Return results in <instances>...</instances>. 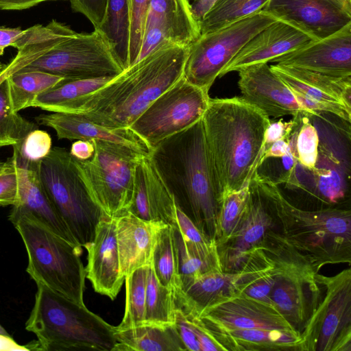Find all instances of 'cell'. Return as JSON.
Returning a JSON list of instances; mask_svg holds the SVG:
<instances>
[{"instance_id":"1","label":"cell","mask_w":351,"mask_h":351,"mask_svg":"<svg viewBox=\"0 0 351 351\" xmlns=\"http://www.w3.org/2000/svg\"><path fill=\"white\" fill-rule=\"evenodd\" d=\"M189 47L162 45L97 90L66 106L105 128H129L143 111L182 76Z\"/></svg>"},{"instance_id":"2","label":"cell","mask_w":351,"mask_h":351,"mask_svg":"<svg viewBox=\"0 0 351 351\" xmlns=\"http://www.w3.org/2000/svg\"><path fill=\"white\" fill-rule=\"evenodd\" d=\"M149 156L176 206L215 241L223 192L208 150L202 119L160 141Z\"/></svg>"},{"instance_id":"3","label":"cell","mask_w":351,"mask_h":351,"mask_svg":"<svg viewBox=\"0 0 351 351\" xmlns=\"http://www.w3.org/2000/svg\"><path fill=\"white\" fill-rule=\"evenodd\" d=\"M202 123L223 194L247 186L263 155L269 117L241 97L210 98Z\"/></svg>"},{"instance_id":"4","label":"cell","mask_w":351,"mask_h":351,"mask_svg":"<svg viewBox=\"0 0 351 351\" xmlns=\"http://www.w3.org/2000/svg\"><path fill=\"white\" fill-rule=\"evenodd\" d=\"M259 176L271 212L280 223V234L288 243L318 272L326 265L350 264V210L300 209L288 201L269 177L261 173Z\"/></svg>"},{"instance_id":"5","label":"cell","mask_w":351,"mask_h":351,"mask_svg":"<svg viewBox=\"0 0 351 351\" xmlns=\"http://www.w3.org/2000/svg\"><path fill=\"white\" fill-rule=\"evenodd\" d=\"M35 301L25 329L37 341L29 350L113 351L115 328L89 311L45 285L36 283Z\"/></svg>"},{"instance_id":"6","label":"cell","mask_w":351,"mask_h":351,"mask_svg":"<svg viewBox=\"0 0 351 351\" xmlns=\"http://www.w3.org/2000/svg\"><path fill=\"white\" fill-rule=\"evenodd\" d=\"M28 256L27 272L36 282L80 304L84 303L86 270L82 247L56 235L34 219H9Z\"/></svg>"},{"instance_id":"7","label":"cell","mask_w":351,"mask_h":351,"mask_svg":"<svg viewBox=\"0 0 351 351\" xmlns=\"http://www.w3.org/2000/svg\"><path fill=\"white\" fill-rule=\"evenodd\" d=\"M261 245L273 265L270 298L280 314L300 333L322 300L312 264L284 239L269 230Z\"/></svg>"},{"instance_id":"8","label":"cell","mask_w":351,"mask_h":351,"mask_svg":"<svg viewBox=\"0 0 351 351\" xmlns=\"http://www.w3.org/2000/svg\"><path fill=\"white\" fill-rule=\"evenodd\" d=\"M93 141L95 151L88 160L73 157L88 193L103 213L116 218L128 213L132 203L135 167L145 155L127 146Z\"/></svg>"},{"instance_id":"9","label":"cell","mask_w":351,"mask_h":351,"mask_svg":"<svg viewBox=\"0 0 351 351\" xmlns=\"http://www.w3.org/2000/svg\"><path fill=\"white\" fill-rule=\"evenodd\" d=\"M38 173L46 193L78 245L91 243L105 215L88 193L69 151L52 147L40 162Z\"/></svg>"},{"instance_id":"10","label":"cell","mask_w":351,"mask_h":351,"mask_svg":"<svg viewBox=\"0 0 351 351\" xmlns=\"http://www.w3.org/2000/svg\"><path fill=\"white\" fill-rule=\"evenodd\" d=\"M277 21L261 11L216 31L200 35L189 46L183 77L209 91L227 64L261 30Z\"/></svg>"},{"instance_id":"11","label":"cell","mask_w":351,"mask_h":351,"mask_svg":"<svg viewBox=\"0 0 351 351\" xmlns=\"http://www.w3.org/2000/svg\"><path fill=\"white\" fill-rule=\"evenodd\" d=\"M21 70H37L65 80L117 76L125 69L112 45L99 29L75 32Z\"/></svg>"},{"instance_id":"12","label":"cell","mask_w":351,"mask_h":351,"mask_svg":"<svg viewBox=\"0 0 351 351\" xmlns=\"http://www.w3.org/2000/svg\"><path fill=\"white\" fill-rule=\"evenodd\" d=\"M315 278L325 293L301 332V351H351V270Z\"/></svg>"},{"instance_id":"13","label":"cell","mask_w":351,"mask_h":351,"mask_svg":"<svg viewBox=\"0 0 351 351\" xmlns=\"http://www.w3.org/2000/svg\"><path fill=\"white\" fill-rule=\"evenodd\" d=\"M208 92L188 82L183 76L157 97L130 126L151 150L165 138L202 119Z\"/></svg>"},{"instance_id":"14","label":"cell","mask_w":351,"mask_h":351,"mask_svg":"<svg viewBox=\"0 0 351 351\" xmlns=\"http://www.w3.org/2000/svg\"><path fill=\"white\" fill-rule=\"evenodd\" d=\"M272 267L258 245L251 252L246 265L240 271H212L178 282L174 288L176 307L185 315L198 317L204 309L216 302L241 292Z\"/></svg>"},{"instance_id":"15","label":"cell","mask_w":351,"mask_h":351,"mask_svg":"<svg viewBox=\"0 0 351 351\" xmlns=\"http://www.w3.org/2000/svg\"><path fill=\"white\" fill-rule=\"evenodd\" d=\"M273 213L256 169L248 183V200L241 220L232 236L217 246L223 271H237L246 265L251 252L274 226Z\"/></svg>"},{"instance_id":"16","label":"cell","mask_w":351,"mask_h":351,"mask_svg":"<svg viewBox=\"0 0 351 351\" xmlns=\"http://www.w3.org/2000/svg\"><path fill=\"white\" fill-rule=\"evenodd\" d=\"M199 36L189 0H150L136 62L165 45L189 47Z\"/></svg>"},{"instance_id":"17","label":"cell","mask_w":351,"mask_h":351,"mask_svg":"<svg viewBox=\"0 0 351 351\" xmlns=\"http://www.w3.org/2000/svg\"><path fill=\"white\" fill-rule=\"evenodd\" d=\"M300 29L314 40L351 22V0H269L262 10Z\"/></svg>"},{"instance_id":"18","label":"cell","mask_w":351,"mask_h":351,"mask_svg":"<svg viewBox=\"0 0 351 351\" xmlns=\"http://www.w3.org/2000/svg\"><path fill=\"white\" fill-rule=\"evenodd\" d=\"M198 317L208 331L255 328L300 332L275 307L241 292L216 302Z\"/></svg>"},{"instance_id":"19","label":"cell","mask_w":351,"mask_h":351,"mask_svg":"<svg viewBox=\"0 0 351 351\" xmlns=\"http://www.w3.org/2000/svg\"><path fill=\"white\" fill-rule=\"evenodd\" d=\"M239 76L241 98L269 117L315 116L299 104L291 89L267 63L244 67L239 71Z\"/></svg>"},{"instance_id":"20","label":"cell","mask_w":351,"mask_h":351,"mask_svg":"<svg viewBox=\"0 0 351 351\" xmlns=\"http://www.w3.org/2000/svg\"><path fill=\"white\" fill-rule=\"evenodd\" d=\"M272 62L328 75L351 76V22L335 33L312 40Z\"/></svg>"},{"instance_id":"21","label":"cell","mask_w":351,"mask_h":351,"mask_svg":"<svg viewBox=\"0 0 351 351\" xmlns=\"http://www.w3.org/2000/svg\"><path fill=\"white\" fill-rule=\"evenodd\" d=\"M12 156L16 162L19 199L12 206L8 219L20 215L31 217L60 237L79 245L43 186L38 173L40 161L26 162Z\"/></svg>"},{"instance_id":"22","label":"cell","mask_w":351,"mask_h":351,"mask_svg":"<svg viewBox=\"0 0 351 351\" xmlns=\"http://www.w3.org/2000/svg\"><path fill=\"white\" fill-rule=\"evenodd\" d=\"M88 252L86 278L95 291L114 300L125 278L121 275L116 238V219L104 215L97 223Z\"/></svg>"},{"instance_id":"23","label":"cell","mask_w":351,"mask_h":351,"mask_svg":"<svg viewBox=\"0 0 351 351\" xmlns=\"http://www.w3.org/2000/svg\"><path fill=\"white\" fill-rule=\"evenodd\" d=\"M314 40L291 25L276 21L251 38L227 64L219 77L258 63H268Z\"/></svg>"},{"instance_id":"24","label":"cell","mask_w":351,"mask_h":351,"mask_svg":"<svg viewBox=\"0 0 351 351\" xmlns=\"http://www.w3.org/2000/svg\"><path fill=\"white\" fill-rule=\"evenodd\" d=\"M128 212L148 222L175 223L176 204L149 156L135 167L133 195Z\"/></svg>"},{"instance_id":"25","label":"cell","mask_w":351,"mask_h":351,"mask_svg":"<svg viewBox=\"0 0 351 351\" xmlns=\"http://www.w3.org/2000/svg\"><path fill=\"white\" fill-rule=\"evenodd\" d=\"M35 119L38 124L52 128L59 139H97L121 144L147 156L151 152L145 141L130 128L109 129L69 112L42 114Z\"/></svg>"},{"instance_id":"26","label":"cell","mask_w":351,"mask_h":351,"mask_svg":"<svg viewBox=\"0 0 351 351\" xmlns=\"http://www.w3.org/2000/svg\"><path fill=\"white\" fill-rule=\"evenodd\" d=\"M116 238L121 275L151 265L160 223L145 221L128 212L116 217Z\"/></svg>"},{"instance_id":"27","label":"cell","mask_w":351,"mask_h":351,"mask_svg":"<svg viewBox=\"0 0 351 351\" xmlns=\"http://www.w3.org/2000/svg\"><path fill=\"white\" fill-rule=\"evenodd\" d=\"M209 332L226 351H301L300 332L255 328Z\"/></svg>"},{"instance_id":"28","label":"cell","mask_w":351,"mask_h":351,"mask_svg":"<svg viewBox=\"0 0 351 351\" xmlns=\"http://www.w3.org/2000/svg\"><path fill=\"white\" fill-rule=\"evenodd\" d=\"M114 335L117 344L113 351L186 350L175 324H143L126 330L115 328Z\"/></svg>"},{"instance_id":"29","label":"cell","mask_w":351,"mask_h":351,"mask_svg":"<svg viewBox=\"0 0 351 351\" xmlns=\"http://www.w3.org/2000/svg\"><path fill=\"white\" fill-rule=\"evenodd\" d=\"M61 41L59 32L49 25H36L24 29L14 45L16 55L0 71V84L10 75L34 61Z\"/></svg>"},{"instance_id":"30","label":"cell","mask_w":351,"mask_h":351,"mask_svg":"<svg viewBox=\"0 0 351 351\" xmlns=\"http://www.w3.org/2000/svg\"><path fill=\"white\" fill-rule=\"evenodd\" d=\"M64 77L37 70H19L7 79L8 94L12 110L31 107L34 99L40 94L53 88Z\"/></svg>"},{"instance_id":"31","label":"cell","mask_w":351,"mask_h":351,"mask_svg":"<svg viewBox=\"0 0 351 351\" xmlns=\"http://www.w3.org/2000/svg\"><path fill=\"white\" fill-rule=\"evenodd\" d=\"M115 76L82 80H64L58 85L38 95L31 107L51 112H62L75 99L93 92L112 80Z\"/></svg>"},{"instance_id":"32","label":"cell","mask_w":351,"mask_h":351,"mask_svg":"<svg viewBox=\"0 0 351 351\" xmlns=\"http://www.w3.org/2000/svg\"><path fill=\"white\" fill-rule=\"evenodd\" d=\"M130 25L128 0H108L104 20L98 29L112 45L125 69L130 65Z\"/></svg>"},{"instance_id":"33","label":"cell","mask_w":351,"mask_h":351,"mask_svg":"<svg viewBox=\"0 0 351 351\" xmlns=\"http://www.w3.org/2000/svg\"><path fill=\"white\" fill-rule=\"evenodd\" d=\"M177 254L178 282L212 271H222L217 252L205 251L187 242L172 226ZM177 282V283H178Z\"/></svg>"},{"instance_id":"34","label":"cell","mask_w":351,"mask_h":351,"mask_svg":"<svg viewBox=\"0 0 351 351\" xmlns=\"http://www.w3.org/2000/svg\"><path fill=\"white\" fill-rule=\"evenodd\" d=\"M269 0H217L199 22L200 35L206 34L258 13Z\"/></svg>"},{"instance_id":"35","label":"cell","mask_w":351,"mask_h":351,"mask_svg":"<svg viewBox=\"0 0 351 351\" xmlns=\"http://www.w3.org/2000/svg\"><path fill=\"white\" fill-rule=\"evenodd\" d=\"M151 266L158 281L174 289L178 280L177 254L171 226L160 223L156 234Z\"/></svg>"},{"instance_id":"36","label":"cell","mask_w":351,"mask_h":351,"mask_svg":"<svg viewBox=\"0 0 351 351\" xmlns=\"http://www.w3.org/2000/svg\"><path fill=\"white\" fill-rule=\"evenodd\" d=\"M176 310L174 289L162 285L150 265L147 281L144 324L173 325Z\"/></svg>"},{"instance_id":"37","label":"cell","mask_w":351,"mask_h":351,"mask_svg":"<svg viewBox=\"0 0 351 351\" xmlns=\"http://www.w3.org/2000/svg\"><path fill=\"white\" fill-rule=\"evenodd\" d=\"M149 265L141 267L125 276V313L120 324L115 326L116 330H126L144 324Z\"/></svg>"},{"instance_id":"38","label":"cell","mask_w":351,"mask_h":351,"mask_svg":"<svg viewBox=\"0 0 351 351\" xmlns=\"http://www.w3.org/2000/svg\"><path fill=\"white\" fill-rule=\"evenodd\" d=\"M37 126L14 112L6 80L0 84V147L19 145Z\"/></svg>"},{"instance_id":"39","label":"cell","mask_w":351,"mask_h":351,"mask_svg":"<svg viewBox=\"0 0 351 351\" xmlns=\"http://www.w3.org/2000/svg\"><path fill=\"white\" fill-rule=\"evenodd\" d=\"M278 65L293 77L335 97L351 111V76H332L306 69Z\"/></svg>"},{"instance_id":"40","label":"cell","mask_w":351,"mask_h":351,"mask_svg":"<svg viewBox=\"0 0 351 351\" xmlns=\"http://www.w3.org/2000/svg\"><path fill=\"white\" fill-rule=\"evenodd\" d=\"M248 200V184L223 194L215 237L217 246L224 243L234 233L244 214Z\"/></svg>"},{"instance_id":"41","label":"cell","mask_w":351,"mask_h":351,"mask_svg":"<svg viewBox=\"0 0 351 351\" xmlns=\"http://www.w3.org/2000/svg\"><path fill=\"white\" fill-rule=\"evenodd\" d=\"M315 181L308 192L322 202L334 204L342 199L346 193L344 181L340 173L332 169H310Z\"/></svg>"},{"instance_id":"42","label":"cell","mask_w":351,"mask_h":351,"mask_svg":"<svg viewBox=\"0 0 351 351\" xmlns=\"http://www.w3.org/2000/svg\"><path fill=\"white\" fill-rule=\"evenodd\" d=\"M51 136L45 130L34 129L19 144L13 145V156L26 162H38L51 149Z\"/></svg>"},{"instance_id":"43","label":"cell","mask_w":351,"mask_h":351,"mask_svg":"<svg viewBox=\"0 0 351 351\" xmlns=\"http://www.w3.org/2000/svg\"><path fill=\"white\" fill-rule=\"evenodd\" d=\"M319 136L317 129L304 117L296 137V154L298 162L308 169H314L318 160Z\"/></svg>"},{"instance_id":"44","label":"cell","mask_w":351,"mask_h":351,"mask_svg":"<svg viewBox=\"0 0 351 351\" xmlns=\"http://www.w3.org/2000/svg\"><path fill=\"white\" fill-rule=\"evenodd\" d=\"M149 1L130 0L131 25L129 66L136 62L140 52Z\"/></svg>"},{"instance_id":"45","label":"cell","mask_w":351,"mask_h":351,"mask_svg":"<svg viewBox=\"0 0 351 351\" xmlns=\"http://www.w3.org/2000/svg\"><path fill=\"white\" fill-rule=\"evenodd\" d=\"M173 226L176 228L187 242L205 251L210 252L217 250L215 242L208 239L193 221L176 206L175 223Z\"/></svg>"},{"instance_id":"46","label":"cell","mask_w":351,"mask_h":351,"mask_svg":"<svg viewBox=\"0 0 351 351\" xmlns=\"http://www.w3.org/2000/svg\"><path fill=\"white\" fill-rule=\"evenodd\" d=\"M7 168L0 173V206H14L19 199V180L13 156L8 159Z\"/></svg>"},{"instance_id":"47","label":"cell","mask_w":351,"mask_h":351,"mask_svg":"<svg viewBox=\"0 0 351 351\" xmlns=\"http://www.w3.org/2000/svg\"><path fill=\"white\" fill-rule=\"evenodd\" d=\"M73 11L85 16L92 23L94 29L102 24L108 0H69Z\"/></svg>"},{"instance_id":"48","label":"cell","mask_w":351,"mask_h":351,"mask_svg":"<svg viewBox=\"0 0 351 351\" xmlns=\"http://www.w3.org/2000/svg\"><path fill=\"white\" fill-rule=\"evenodd\" d=\"M275 278L272 267L270 271L247 285L241 293L250 298L275 307L270 298Z\"/></svg>"},{"instance_id":"49","label":"cell","mask_w":351,"mask_h":351,"mask_svg":"<svg viewBox=\"0 0 351 351\" xmlns=\"http://www.w3.org/2000/svg\"><path fill=\"white\" fill-rule=\"evenodd\" d=\"M303 117L304 116H299L289 121H284L282 119L276 121H271L266 130L263 151L267 149L273 143L289 138Z\"/></svg>"},{"instance_id":"50","label":"cell","mask_w":351,"mask_h":351,"mask_svg":"<svg viewBox=\"0 0 351 351\" xmlns=\"http://www.w3.org/2000/svg\"><path fill=\"white\" fill-rule=\"evenodd\" d=\"M185 315L189 320L192 329L197 337L199 344L200 351H226V349L206 328L197 316L190 315Z\"/></svg>"},{"instance_id":"51","label":"cell","mask_w":351,"mask_h":351,"mask_svg":"<svg viewBox=\"0 0 351 351\" xmlns=\"http://www.w3.org/2000/svg\"><path fill=\"white\" fill-rule=\"evenodd\" d=\"M174 324L186 350L200 351L199 342L189 320L182 310L178 307L176 310Z\"/></svg>"},{"instance_id":"52","label":"cell","mask_w":351,"mask_h":351,"mask_svg":"<svg viewBox=\"0 0 351 351\" xmlns=\"http://www.w3.org/2000/svg\"><path fill=\"white\" fill-rule=\"evenodd\" d=\"M290 137V136H289ZM289 138L280 139L273 143L267 149L263 152L258 168L266 160L271 158H281L285 156L289 150Z\"/></svg>"},{"instance_id":"53","label":"cell","mask_w":351,"mask_h":351,"mask_svg":"<svg viewBox=\"0 0 351 351\" xmlns=\"http://www.w3.org/2000/svg\"><path fill=\"white\" fill-rule=\"evenodd\" d=\"M95 151L94 145L90 140H76L71 145L70 154L79 160L90 158Z\"/></svg>"},{"instance_id":"54","label":"cell","mask_w":351,"mask_h":351,"mask_svg":"<svg viewBox=\"0 0 351 351\" xmlns=\"http://www.w3.org/2000/svg\"><path fill=\"white\" fill-rule=\"evenodd\" d=\"M24 29L20 27H6L0 26V56L3 53L4 49L13 46L14 43L23 33Z\"/></svg>"},{"instance_id":"55","label":"cell","mask_w":351,"mask_h":351,"mask_svg":"<svg viewBox=\"0 0 351 351\" xmlns=\"http://www.w3.org/2000/svg\"><path fill=\"white\" fill-rule=\"evenodd\" d=\"M47 1L56 0H0V9L5 10H25Z\"/></svg>"},{"instance_id":"56","label":"cell","mask_w":351,"mask_h":351,"mask_svg":"<svg viewBox=\"0 0 351 351\" xmlns=\"http://www.w3.org/2000/svg\"><path fill=\"white\" fill-rule=\"evenodd\" d=\"M216 1L217 0H195L191 3L193 15L198 23L203 19Z\"/></svg>"},{"instance_id":"57","label":"cell","mask_w":351,"mask_h":351,"mask_svg":"<svg viewBox=\"0 0 351 351\" xmlns=\"http://www.w3.org/2000/svg\"><path fill=\"white\" fill-rule=\"evenodd\" d=\"M0 350H29L27 346L17 344L8 335L0 334Z\"/></svg>"},{"instance_id":"58","label":"cell","mask_w":351,"mask_h":351,"mask_svg":"<svg viewBox=\"0 0 351 351\" xmlns=\"http://www.w3.org/2000/svg\"><path fill=\"white\" fill-rule=\"evenodd\" d=\"M8 165V160L5 162L0 161V173H2L7 168Z\"/></svg>"},{"instance_id":"59","label":"cell","mask_w":351,"mask_h":351,"mask_svg":"<svg viewBox=\"0 0 351 351\" xmlns=\"http://www.w3.org/2000/svg\"><path fill=\"white\" fill-rule=\"evenodd\" d=\"M4 65L2 64L1 62H0V71H1V69L3 68Z\"/></svg>"},{"instance_id":"60","label":"cell","mask_w":351,"mask_h":351,"mask_svg":"<svg viewBox=\"0 0 351 351\" xmlns=\"http://www.w3.org/2000/svg\"><path fill=\"white\" fill-rule=\"evenodd\" d=\"M191 3L195 1V0H189Z\"/></svg>"},{"instance_id":"61","label":"cell","mask_w":351,"mask_h":351,"mask_svg":"<svg viewBox=\"0 0 351 351\" xmlns=\"http://www.w3.org/2000/svg\"><path fill=\"white\" fill-rule=\"evenodd\" d=\"M128 2H129V5H130V0H128Z\"/></svg>"}]
</instances>
